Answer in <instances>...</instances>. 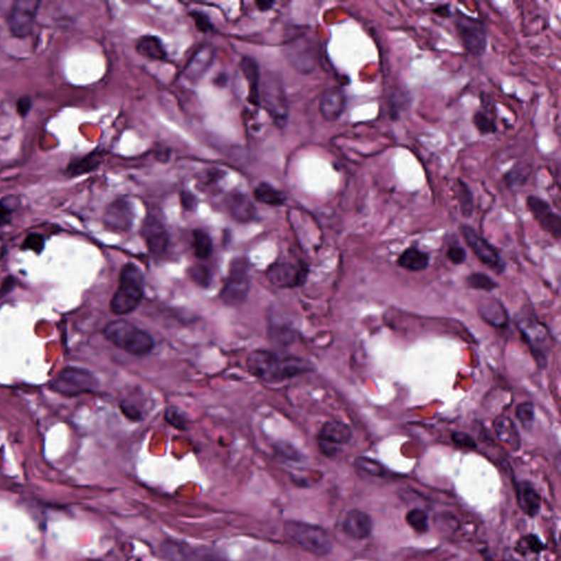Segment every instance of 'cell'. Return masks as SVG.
I'll list each match as a JSON object with an SVG mask.
<instances>
[{
    "label": "cell",
    "mask_w": 561,
    "mask_h": 561,
    "mask_svg": "<svg viewBox=\"0 0 561 561\" xmlns=\"http://www.w3.org/2000/svg\"><path fill=\"white\" fill-rule=\"evenodd\" d=\"M251 375L267 383H281L309 370V364L295 356H281L267 350H256L247 358Z\"/></svg>",
    "instance_id": "obj_1"
},
{
    "label": "cell",
    "mask_w": 561,
    "mask_h": 561,
    "mask_svg": "<svg viewBox=\"0 0 561 561\" xmlns=\"http://www.w3.org/2000/svg\"><path fill=\"white\" fill-rule=\"evenodd\" d=\"M145 293V277L134 263L123 265L119 272V287L110 301V309L115 315H127L141 305Z\"/></svg>",
    "instance_id": "obj_2"
},
{
    "label": "cell",
    "mask_w": 561,
    "mask_h": 561,
    "mask_svg": "<svg viewBox=\"0 0 561 561\" xmlns=\"http://www.w3.org/2000/svg\"><path fill=\"white\" fill-rule=\"evenodd\" d=\"M103 336L113 346L131 356H144L155 348L149 332L124 319L114 320L105 326Z\"/></svg>",
    "instance_id": "obj_3"
},
{
    "label": "cell",
    "mask_w": 561,
    "mask_h": 561,
    "mask_svg": "<svg viewBox=\"0 0 561 561\" xmlns=\"http://www.w3.org/2000/svg\"><path fill=\"white\" fill-rule=\"evenodd\" d=\"M284 530L289 540L311 554L325 556L333 550V542L329 533L320 526L299 520H289L285 523Z\"/></svg>",
    "instance_id": "obj_4"
},
{
    "label": "cell",
    "mask_w": 561,
    "mask_h": 561,
    "mask_svg": "<svg viewBox=\"0 0 561 561\" xmlns=\"http://www.w3.org/2000/svg\"><path fill=\"white\" fill-rule=\"evenodd\" d=\"M250 289L248 262L246 259L236 258L230 262V272L220 292V299L225 305L239 306L248 299Z\"/></svg>",
    "instance_id": "obj_5"
},
{
    "label": "cell",
    "mask_w": 561,
    "mask_h": 561,
    "mask_svg": "<svg viewBox=\"0 0 561 561\" xmlns=\"http://www.w3.org/2000/svg\"><path fill=\"white\" fill-rule=\"evenodd\" d=\"M98 380L86 368L68 366L53 380L52 390L65 397H76L96 392Z\"/></svg>",
    "instance_id": "obj_6"
},
{
    "label": "cell",
    "mask_w": 561,
    "mask_h": 561,
    "mask_svg": "<svg viewBox=\"0 0 561 561\" xmlns=\"http://www.w3.org/2000/svg\"><path fill=\"white\" fill-rule=\"evenodd\" d=\"M454 16L455 28L465 50L474 56L483 55L487 50V31L483 22L465 15L459 9Z\"/></svg>",
    "instance_id": "obj_7"
},
{
    "label": "cell",
    "mask_w": 561,
    "mask_h": 561,
    "mask_svg": "<svg viewBox=\"0 0 561 561\" xmlns=\"http://www.w3.org/2000/svg\"><path fill=\"white\" fill-rule=\"evenodd\" d=\"M262 98L265 110L277 127H285L289 117L287 93L282 80L273 73L265 75L262 85Z\"/></svg>",
    "instance_id": "obj_8"
},
{
    "label": "cell",
    "mask_w": 561,
    "mask_h": 561,
    "mask_svg": "<svg viewBox=\"0 0 561 561\" xmlns=\"http://www.w3.org/2000/svg\"><path fill=\"white\" fill-rule=\"evenodd\" d=\"M518 324L526 343L532 350L533 356L538 360L540 368L547 364V356L552 349V337L550 331L536 318L524 316L520 318Z\"/></svg>",
    "instance_id": "obj_9"
},
{
    "label": "cell",
    "mask_w": 561,
    "mask_h": 561,
    "mask_svg": "<svg viewBox=\"0 0 561 561\" xmlns=\"http://www.w3.org/2000/svg\"><path fill=\"white\" fill-rule=\"evenodd\" d=\"M40 5L41 1L38 0H17L12 4L8 15V26L12 36L23 38L31 33Z\"/></svg>",
    "instance_id": "obj_10"
},
{
    "label": "cell",
    "mask_w": 561,
    "mask_h": 561,
    "mask_svg": "<svg viewBox=\"0 0 561 561\" xmlns=\"http://www.w3.org/2000/svg\"><path fill=\"white\" fill-rule=\"evenodd\" d=\"M309 268L303 262H275L267 271V279L271 284L281 289H293L305 283Z\"/></svg>",
    "instance_id": "obj_11"
},
{
    "label": "cell",
    "mask_w": 561,
    "mask_h": 561,
    "mask_svg": "<svg viewBox=\"0 0 561 561\" xmlns=\"http://www.w3.org/2000/svg\"><path fill=\"white\" fill-rule=\"evenodd\" d=\"M461 230L469 248L474 251L476 257H477L483 265H487L488 268L492 269L494 272H503L504 269H506L504 268L506 265H504L501 257H500L499 253L494 249L493 246H491L483 236H480V235L474 230L473 227L463 225Z\"/></svg>",
    "instance_id": "obj_12"
},
{
    "label": "cell",
    "mask_w": 561,
    "mask_h": 561,
    "mask_svg": "<svg viewBox=\"0 0 561 561\" xmlns=\"http://www.w3.org/2000/svg\"><path fill=\"white\" fill-rule=\"evenodd\" d=\"M352 432L350 427L340 421H329L325 423L318 435V445L326 456H335L342 445L351 441Z\"/></svg>",
    "instance_id": "obj_13"
},
{
    "label": "cell",
    "mask_w": 561,
    "mask_h": 561,
    "mask_svg": "<svg viewBox=\"0 0 561 561\" xmlns=\"http://www.w3.org/2000/svg\"><path fill=\"white\" fill-rule=\"evenodd\" d=\"M526 205L533 218H535L545 232L550 233L554 238H560L561 218L558 213L552 210L548 202L538 196H530L526 200Z\"/></svg>",
    "instance_id": "obj_14"
},
{
    "label": "cell",
    "mask_w": 561,
    "mask_h": 561,
    "mask_svg": "<svg viewBox=\"0 0 561 561\" xmlns=\"http://www.w3.org/2000/svg\"><path fill=\"white\" fill-rule=\"evenodd\" d=\"M141 236L154 256H163L169 246V234L156 216H147L141 226Z\"/></svg>",
    "instance_id": "obj_15"
},
{
    "label": "cell",
    "mask_w": 561,
    "mask_h": 561,
    "mask_svg": "<svg viewBox=\"0 0 561 561\" xmlns=\"http://www.w3.org/2000/svg\"><path fill=\"white\" fill-rule=\"evenodd\" d=\"M134 220V208L125 198H117L109 204L105 213V223L109 228L119 232L129 230Z\"/></svg>",
    "instance_id": "obj_16"
},
{
    "label": "cell",
    "mask_w": 561,
    "mask_h": 561,
    "mask_svg": "<svg viewBox=\"0 0 561 561\" xmlns=\"http://www.w3.org/2000/svg\"><path fill=\"white\" fill-rule=\"evenodd\" d=\"M346 108V96L340 87H330L320 97V114L328 122H335L341 117Z\"/></svg>",
    "instance_id": "obj_17"
},
{
    "label": "cell",
    "mask_w": 561,
    "mask_h": 561,
    "mask_svg": "<svg viewBox=\"0 0 561 561\" xmlns=\"http://www.w3.org/2000/svg\"><path fill=\"white\" fill-rule=\"evenodd\" d=\"M342 530L353 540H365L373 530V520L365 512L351 510L344 516Z\"/></svg>",
    "instance_id": "obj_18"
},
{
    "label": "cell",
    "mask_w": 561,
    "mask_h": 561,
    "mask_svg": "<svg viewBox=\"0 0 561 561\" xmlns=\"http://www.w3.org/2000/svg\"><path fill=\"white\" fill-rule=\"evenodd\" d=\"M214 55H215V53H214L213 46H203L198 48L189 63L186 64V70H184L186 78L190 80H198L201 78L212 65Z\"/></svg>",
    "instance_id": "obj_19"
},
{
    "label": "cell",
    "mask_w": 561,
    "mask_h": 561,
    "mask_svg": "<svg viewBox=\"0 0 561 561\" xmlns=\"http://www.w3.org/2000/svg\"><path fill=\"white\" fill-rule=\"evenodd\" d=\"M161 554L168 561L201 560V552L194 550L186 543L167 540L161 545Z\"/></svg>",
    "instance_id": "obj_20"
},
{
    "label": "cell",
    "mask_w": 561,
    "mask_h": 561,
    "mask_svg": "<svg viewBox=\"0 0 561 561\" xmlns=\"http://www.w3.org/2000/svg\"><path fill=\"white\" fill-rule=\"evenodd\" d=\"M240 68L248 84L249 101L257 107L260 103V70L258 63L252 58L245 56L240 62Z\"/></svg>",
    "instance_id": "obj_21"
},
{
    "label": "cell",
    "mask_w": 561,
    "mask_h": 561,
    "mask_svg": "<svg viewBox=\"0 0 561 561\" xmlns=\"http://www.w3.org/2000/svg\"><path fill=\"white\" fill-rule=\"evenodd\" d=\"M516 498L518 506L523 510L524 513L530 516L538 515L542 506V499L538 490L533 487L530 483L522 481L516 487Z\"/></svg>",
    "instance_id": "obj_22"
},
{
    "label": "cell",
    "mask_w": 561,
    "mask_h": 561,
    "mask_svg": "<svg viewBox=\"0 0 561 561\" xmlns=\"http://www.w3.org/2000/svg\"><path fill=\"white\" fill-rule=\"evenodd\" d=\"M230 215L237 222H250L256 216V208L244 193H232L227 200Z\"/></svg>",
    "instance_id": "obj_23"
},
{
    "label": "cell",
    "mask_w": 561,
    "mask_h": 561,
    "mask_svg": "<svg viewBox=\"0 0 561 561\" xmlns=\"http://www.w3.org/2000/svg\"><path fill=\"white\" fill-rule=\"evenodd\" d=\"M103 160V155L100 151H95L84 157L72 160L66 168V175L70 178L79 177V176L90 173L93 170L98 169Z\"/></svg>",
    "instance_id": "obj_24"
},
{
    "label": "cell",
    "mask_w": 561,
    "mask_h": 561,
    "mask_svg": "<svg viewBox=\"0 0 561 561\" xmlns=\"http://www.w3.org/2000/svg\"><path fill=\"white\" fill-rule=\"evenodd\" d=\"M494 431L497 433L500 441L509 445L514 451L520 447V437L518 429L511 419L508 417H498L493 422Z\"/></svg>",
    "instance_id": "obj_25"
},
{
    "label": "cell",
    "mask_w": 561,
    "mask_h": 561,
    "mask_svg": "<svg viewBox=\"0 0 561 561\" xmlns=\"http://www.w3.org/2000/svg\"><path fill=\"white\" fill-rule=\"evenodd\" d=\"M429 262H430L429 255L415 248V247L407 249L398 259V265L402 268L413 271V272L424 270L429 265Z\"/></svg>",
    "instance_id": "obj_26"
},
{
    "label": "cell",
    "mask_w": 561,
    "mask_h": 561,
    "mask_svg": "<svg viewBox=\"0 0 561 561\" xmlns=\"http://www.w3.org/2000/svg\"><path fill=\"white\" fill-rule=\"evenodd\" d=\"M137 50L144 58L151 60H163L167 56L163 43L154 36H145L139 38L137 43Z\"/></svg>",
    "instance_id": "obj_27"
},
{
    "label": "cell",
    "mask_w": 561,
    "mask_h": 561,
    "mask_svg": "<svg viewBox=\"0 0 561 561\" xmlns=\"http://www.w3.org/2000/svg\"><path fill=\"white\" fill-rule=\"evenodd\" d=\"M479 311L480 315L483 316V319L491 325L497 326V327L506 325V320H508L506 309L496 299L481 304Z\"/></svg>",
    "instance_id": "obj_28"
},
{
    "label": "cell",
    "mask_w": 561,
    "mask_h": 561,
    "mask_svg": "<svg viewBox=\"0 0 561 561\" xmlns=\"http://www.w3.org/2000/svg\"><path fill=\"white\" fill-rule=\"evenodd\" d=\"M253 196L260 203L271 206L283 205L285 203V200H287L282 192L273 188L271 184L265 183V182H262V183L257 186L255 191H253Z\"/></svg>",
    "instance_id": "obj_29"
},
{
    "label": "cell",
    "mask_w": 561,
    "mask_h": 561,
    "mask_svg": "<svg viewBox=\"0 0 561 561\" xmlns=\"http://www.w3.org/2000/svg\"><path fill=\"white\" fill-rule=\"evenodd\" d=\"M456 196L461 208V215L469 218L474 214V193L469 184L463 180H457Z\"/></svg>",
    "instance_id": "obj_30"
},
{
    "label": "cell",
    "mask_w": 561,
    "mask_h": 561,
    "mask_svg": "<svg viewBox=\"0 0 561 561\" xmlns=\"http://www.w3.org/2000/svg\"><path fill=\"white\" fill-rule=\"evenodd\" d=\"M193 249L198 259L206 260L210 258L213 253V242L210 235L202 230H194Z\"/></svg>",
    "instance_id": "obj_31"
},
{
    "label": "cell",
    "mask_w": 561,
    "mask_h": 561,
    "mask_svg": "<svg viewBox=\"0 0 561 561\" xmlns=\"http://www.w3.org/2000/svg\"><path fill=\"white\" fill-rule=\"evenodd\" d=\"M19 206V198L17 196H7L0 200V227L5 226L11 222L12 215Z\"/></svg>",
    "instance_id": "obj_32"
},
{
    "label": "cell",
    "mask_w": 561,
    "mask_h": 561,
    "mask_svg": "<svg viewBox=\"0 0 561 561\" xmlns=\"http://www.w3.org/2000/svg\"><path fill=\"white\" fill-rule=\"evenodd\" d=\"M407 523L418 533H425L429 530V518L423 510L413 509L406 516Z\"/></svg>",
    "instance_id": "obj_33"
},
{
    "label": "cell",
    "mask_w": 561,
    "mask_h": 561,
    "mask_svg": "<svg viewBox=\"0 0 561 561\" xmlns=\"http://www.w3.org/2000/svg\"><path fill=\"white\" fill-rule=\"evenodd\" d=\"M466 283L471 289H481V291L486 292L493 291L498 287L497 283L483 273H474V274L469 275L466 279Z\"/></svg>",
    "instance_id": "obj_34"
},
{
    "label": "cell",
    "mask_w": 561,
    "mask_h": 561,
    "mask_svg": "<svg viewBox=\"0 0 561 561\" xmlns=\"http://www.w3.org/2000/svg\"><path fill=\"white\" fill-rule=\"evenodd\" d=\"M474 125L481 135L494 134L497 132V124L494 123L491 117H488L483 111H478L474 115Z\"/></svg>",
    "instance_id": "obj_35"
},
{
    "label": "cell",
    "mask_w": 561,
    "mask_h": 561,
    "mask_svg": "<svg viewBox=\"0 0 561 561\" xmlns=\"http://www.w3.org/2000/svg\"><path fill=\"white\" fill-rule=\"evenodd\" d=\"M516 417L525 429H530L535 419V409L530 402H522L516 407Z\"/></svg>",
    "instance_id": "obj_36"
},
{
    "label": "cell",
    "mask_w": 561,
    "mask_h": 561,
    "mask_svg": "<svg viewBox=\"0 0 561 561\" xmlns=\"http://www.w3.org/2000/svg\"><path fill=\"white\" fill-rule=\"evenodd\" d=\"M356 467L370 476H384L385 469L378 461L368 457H358L356 461Z\"/></svg>",
    "instance_id": "obj_37"
},
{
    "label": "cell",
    "mask_w": 561,
    "mask_h": 561,
    "mask_svg": "<svg viewBox=\"0 0 561 561\" xmlns=\"http://www.w3.org/2000/svg\"><path fill=\"white\" fill-rule=\"evenodd\" d=\"M189 274L194 282L200 285V287H208V285H210L212 274H210L208 267H204V265H194V267L190 269Z\"/></svg>",
    "instance_id": "obj_38"
},
{
    "label": "cell",
    "mask_w": 561,
    "mask_h": 561,
    "mask_svg": "<svg viewBox=\"0 0 561 561\" xmlns=\"http://www.w3.org/2000/svg\"><path fill=\"white\" fill-rule=\"evenodd\" d=\"M44 247H46V239L40 234L28 235L22 244L23 250L33 251L36 255H40L44 250Z\"/></svg>",
    "instance_id": "obj_39"
},
{
    "label": "cell",
    "mask_w": 561,
    "mask_h": 561,
    "mask_svg": "<svg viewBox=\"0 0 561 561\" xmlns=\"http://www.w3.org/2000/svg\"><path fill=\"white\" fill-rule=\"evenodd\" d=\"M165 419L167 422L179 430H184L186 427V419L182 416L181 412L177 409L169 408L166 410Z\"/></svg>",
    "instance_id": "obj_40"
},
{
    "label": "cell",
    "mask_w": 561,
    "mask_h": 561,
    "mask_svg": "<svg viewBox=\"0 0 561 561\" xmlns=\"http://www.w3.org/2000/svg\"><path fill=\"white\" fill-rule=\"evenodd\" d=\"M191 17L193 18L194 22H196V28H198L200 31L204 32V33L212 31L213 26L212 23H210L208 16L204 15V14H201V12L193 11L191 12Z\"/></svg>",
    "instance_id": "obj_41"
},
{
    "label": "cell",
    "mask_w": 561,
    "mask_h": 561,
    "mask_svg": "<svg viewBox=\"0 0 561 561\" xmlns=\"http://www.w3.org/2000/svg\"><path fill=\"white\" fill-rule=\"evenodd\" d=\"M447 258L454 265H463L466 261V251L463 247L452 246L447 250Z\"/></svg>",
    "instance_id": "obj_42"
},
{
    "label": "cell",
    "mask_w": 561,
    "mask_h": 561,
    "mask_svg": "<svg viewBox=\"0 0 561 561\" xmlns=\"http://www.w3.org/2000/svg\"><path fill=\"white\" fill-rule=\"evenodd\" d=\"M452 439H453V442L455 443V444L464 447V449H473L477 447V444H476L474 439H471L469 434H465V433H453Z\"/></svg>",
    "instance_id": "obj_43"
},
{
    "label": "cell",
    "mask_w": 561,
    "mask_h": 561,
    "mask_svg": "<svg viewBox=\"0 0 561 561\" xmlns=\"http://www.w3.org/2000/svg\"><path fill=\"white\" fill-rule=\"evenodd\" d=\"M119 407H121V410H122V412L124 413L127 418L131 419V420L133 421L141 420V412L139 410V408H137V407L134 406V405H131L127 402H121Z\"/></svg>",
    "instance_id": "obj_44"
},
{
    "label": "cell",
    "mask_w": 561,
    "mask_h": 561,
    "mask_svg": "<svg viewBox=\"0 0 561 561\" xmlns=\"http://www.w3.org/2000/svg\"><path fill=\"white\" fill-rule=\"evenodd\" d=\"M180 202H181V206L186 210H196V198L189 191H183L181 194H180Z\"/></svg>",
    "instance_id": "obj_45"
},
{
    "label": "cell",
    "mask_w": 561,
    "mask_h": 561,
    "mask_svg": "<svg viewBox=\"0 0 561 561\" xmlns=\"http://www.w3.org/2000/svg\"><path fill=\"white\" fill-rule=\"evenodd\" d=\"M32 108V99L29 96H22L17 101V112L20 117H24L29 114Z\"/></svg>",
    "instance_id": "obj_46"
},
{
    "label": "cell",
    "mask_w": 561,
    "mask_h": 561,
    "mask_svg": "<svg viewBox=\"0 0 561 561\" xmlns=\"http://www.w3.org/2000/svg\"><path fill=\"white\" fill-rule=\"evenodd\" d=\"M432 11L433 14L439 16V17L449 18L452 16V11L451 8H449V5L439 6V7L433 9Z\"/></svg>",
    "instance_id": "obj_47"
},
{
    "label": "cell",
    "mask_w": 561,
    "mask_h": 561,
    "mask_svg": "<svg viewBox=\"0 0 561 561\" xmlns=\"http://www.w3.org/2000/svg\"><path fill=\"white\" fill-rule=\"evenodd\" d=\"M279 453L283 456L287 457V459H293V461H297L299 459V453H297L295 449H291V451H287V447L285 449V447H279L277 449Z\"/></svg>",
    "instance_id": "obj_48"
},
{
    "label": "cell",
    "mask_w": 561,
    "mask_h": 561,
    "mask_svg": "<svg viewBox=\"0 0 561 561\" xmlns=\"http://www.w3.org/2000/svg\"><path fill=\"white\" fill-rule=\"evenodd\" d=\"M257 6H258L261 11H267V10H270L274 6V3L273 1H258Z\"/></svg>",
    "instance_id": "obj_49"
}]
</instances>
